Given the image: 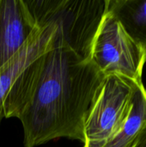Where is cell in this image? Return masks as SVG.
Listing matches in <instances>:
<instances>
[{"mask_svg": "<svg viewBox=\"0 0 146 147\" xmlns=\"http://www.w3.org/2000/svg\"><path fill=\"white\" fill-rule=\"evenodd\" d=\"M40 28L25 0H0V68L20 53Z\"/></svg>", "mask_w": 146, "mask_h": 147, "instance_id": "5", "label": "cell"}, {"mask_svg": "<svg viewBox=\"0 0 146 147\" xmlns=\"http://www.w3.org/2000/svg\"><path fill=\"white\" fill-rule=\"evenodd\" d=\"M106 76L65 47H52L19 75L3 102L4 118H17L24 147L67 138L83 143L84 125Z\"/></svg>", "mask_w": 146, "mask_h": 147, "instance_id": "1", "label": "cell"}, {"mask_svg": "<svg viewBox=\"0 0 146 147\" xmlns=\"http://www.w3.org/2000/svg\"><path fill=\"white\" fill-rule=\"evenodd\" d=\"M108 12L133 40L146 48V0H109Z\"/></svg>", "mask_w": 146, "mask_h": 147, "instance_id": "8", "label": "cell"}, {"mask_svg": "<svg viewBox=\"0 0 146 147\" xmlns=\"http://www.w3.org/2000/svg\"><path fill=\"white\" fill-rule=\"evenodd\" d=\"M146 127V90L137 84L129 114L118 132L102 147H133Z\"/></svg>", "mask_w": 146, "mask_h": 147, "instance_id": "7", "label": "cell"}, {"mask_svg": "<svg viewBox=\"0 0 146 147\" xmlns=\"http://www.w3.org/2000/svg\"><path fill=\"white\" fill-rule=\"evenodd\" d=\"M55 28L47 25L40 28L28 43L11 60L0 68V123L4 118V99L22 71L34 59L54 47Z\"/></svg>", "mask_w": 146, "mask_h": 147, "instance_id": "6", "label": "cell"}, {"mask_svg": "<svg viewBox=\"0 0 146 147\" xmlns=\"http://www.w3.org/2000/svg\"><path fill=\"white\" fill-rule=\"evenodd\" d=\"M109 0H25L37 26L55 28L54 47H65L91 60L94 40Z\"/></svg>", "mask_w": 146, "mask_h": 147, "instance_id": "2", "label": "cell"}, {"mask_svg": "<svg viewBox=\"0 0 146 147\" xmlns=\"http://www.w3.org/2000/svg\"><path fill=\"white\" fill-rule=\"evenodd\" d=\"M133 147H146V127L143 130L139 139L138 140L136 145Z\"/></svg>", "mask_w": 146, "mask_h": 147, "instance_id": "9", "label": "cell"}, {"mask_svg": "<svg viewBox=\"0 0 146 147\" xmlns=\"http://www.w3.org/2000/svg\"><path fill=\"white\" fill-rule=\"evenodd\" d=\"M90 59L105 76L118 75L139 84L146 48L133 40L108 12L94 40Z\"/></svg>", "mask_w": 146, "mask_h": 147, "instance_id": "3", "label": "cell"}, {"mask_svg": "<svg viewBox=\"0 0 146 147\" xmlns=\"http://www.w3.org/2000/svg\"><path fill=\"white\" fill-rule=\"evenodd\" d=\"M137 84L118 75L106 76L84 125L83 147H102L118 132L129 114Z\"/></svg>", "mask_w": 146, "mask_h": 147, "instance_id": "4", "label": "cell"}]
</instances>
